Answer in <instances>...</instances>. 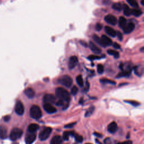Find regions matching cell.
I'll use <instances>...</instances> for the list:
<instances>
[{"instance_id": "obj_15", "label": "cell", "mask_w": 144, "mask_h": 144, "mask_svg": "<svg viewBox=\"0 0 144 144\" xmlns=\"http://www.w3.org/2000/svg\"><path fill=\"white\" fill-rule=\"evenodd\" d=\"M7 136V129L3 125H0V138L5 139Z\"/></svg>"}, {"instance_id": "obj_22", "label": "cell", "mask_w": 144, "mask_h": 144, "mask_svg": "<svg viewBox=\"0 0 144 144\" xmlns=\"http://www.w3.org/2000/svg\"><path fill=\"white\" fill-rule=\"evenodd\" d=\"M127 20L123 16H120L119 19V25L120 28L123 29L127 25Z\"/></svg>"}, {"instance_id": "obj_30", "label": "cell", "mask_w": 144, "mask_h": 144, "mask_svg": "<svg viewBox=\"0 0 144 144\" xmlns=\"http://www.w3.org/2000/svg\"><path fill=\"white\" fill-rule=\"evenodd\" d=\"M101 82L103 83H109V84H111V85H116V82H114V81H112V80L108 79H105V78H103L100 79Z\"/></svg>"}, {"instance_id": "obj_12", "label": "cell", "mask_w": 144, "mask_h": 144, "mask_svg": "<svg viewBox=\"0 0 144 144\" xmlns=\"http://www.w3.org/2000/svg\"><path fill=\"white\" fill-rule=\"evenodd\" d=\"M44 108L47 113H50V114H52V113H56L57 111L56 109L50 104L45 103L44 105Z\"/></svg>"}, {"instance_id": "obj_47", "label": "cell", "mask_w": 144, "mask_h": 144, "mask_svg": "<svg viewBox=\"0 0 144 144\" xmlns=\"http://www.w3.org/2000/svg\"><path fill=\"white\" fill-rule=\"evenodd\" d=\"M94 135H95L96 136H97L99 137H102V135L101 134H100V133H98L95 132V133H94Z\"/></svg>"}, {"instance_id": "obj_31", "label": "cell", "mask_w": 144, "mask_h": 144, "mask_svg": "<svg viewBox=\"0 0 144 144\" xmlns=\"http://www.w3.org/2000/svg\"><path fill=\"white\" fill-rule=\"evenodd\" d=\"M127 2H128L129 5H130L131 6H132L133 7L138 8L139 7V5H138V3L136 1H134V0H127Z\"/></svg>"}, {"instance_id": "obj_50", "label": "cell", "mask_w": 144, "mask_h": 144, "mask_svg": "<svg viewBox=\"0 0 144 144\" xmlns=\"http://www.w3.org/2000/svg\"><path fill=\"white\" fill-rule=\"evenodd\" d=\"M141 3H142V5H144V3H143V1H141Z\"/></svg>"}, {"instance_id": "obj_17", "label": "cell", "mask_w": 144, "mask_h": 144, "mask_svg": "<svg viewBox=\"0 0 144 144\" xmlns=\"http://www.w3.org/2000/svg\"><path fill=\"white\" fill-rule=\"evenodd\" d=\"M63 142V138L59 135L55 136L51 139L50 144H61Z\"/></svg>"}, {"instance_id": "obj_52", "label": "cell", "mask_w": 144, "mask_h": 144, "mask_svg": "<svg viewBox=\"0 0 144 144\" xmlns=\"http://www.w3.org/2000/svg\"></svg>"}, {"instance_id": "obj_20", "label": "cell", "mask_w": 144, "mask_h": 144, "mask_svg": "<svg viewBox=\"0 0 144 144\" xmlns=\"http://www.w3.org/2000/svg\"><path fill=\"white\" fill-rule=\"evenodd\" d=\"M24 94H25V95L29 98H33L34 96H35V92L34 91V90L31 88H26L25 91H24Z\"/></svg>"}, {"instance_id": "obj_13", "label": "cell", "mask_w": 144, "mask_h": 144, "mask_svg": "<svg viewBox=\"0 0 144 144\" xmlns=\"http://www.w3.org/2000/svg\"><path fill=\"white\" fill-rule=\"evenodd\" d=\"M135 27V25L134 23H129L128 24H127V25H125V27L123 29V32L125 34L130 33H131L134 30Z\"/></svg>"}, {"instance_id": "obj_7", "label": "cell", "mask_w": 144, "mask_h": 144, "mask_svg": "<svg viewBox=\"0 0 144 144\" xmlns=\"http://www.w3.org/2000/svg\"><path fill=\"white\" fill-rule=\"evenodd\" d=\"M78 63V59L75 56H72L69 58L68 63V67L69 69H73L77 65Z\"/></svg>"}, {"instance_id": "obj_8", "label": "cell", "mask_w": 144, "mask_h": 144, "mask_svg": "<svg viewBox=\"0 0 144 144\" xmlns=\"http://www.w3.org/2000/svg\"><path fill=\"white\" fill-rule=\"evenodd\" d=\"M36 139V135L35 133H29L26 135L25 141L26 144H32Z\"/></svg>"}, {"instance_id": "obj_24", "label": "cell", "mask_w": 144, "mask_h": 144, "mask_svg": "<svg viewBox=\"0 0 144 144\" xmlns=\"http://www.w3.org/2000/svg\"><path fill=\"white\" fill-rule=\"evenodd\" d=\"M123 11H124V14L125 15H126L127 16H129L131 15H132L131 14V10L130 9V8L129 7V6L126 4H124L123 5Z\"/></svg>"}, {"instance_id": "obj_40", "label": "cell", "mask_w": 144, "mask_h": 144, "mask_svg": "<svg viewBox=\"0 0 144 144\" xmlns=\"http://www.w3.org/2000/svg\"><path fill=\"white\" fill-rule=\"evenodd\" d=\"M76 124L75 122H74V123H70V124H68L67 125H65V128H71L72 127L74 126V125Z\"/></svg>"}, {"instance_id": "obj_11", "label": "cell", "mask_w": 144, "mask_h": 144, "mask_svg": "<svg viewBox=\"0 0 144 144\" xmlns=\"http://www.w3.org/2000/svg\"><path fill=\"white\" fill-rule=\"evenodd\" d=\"M105 20L108 23V24H110L112 25H116L117 23V19L114 16L112 15H108L105 17Z\"/></svg>"}, {"instance_id": "obj_6", "label": "cell", "mask_w": 144, "mask_h": 144, "mask_svg": "<svg viewBox=\"0 0 144 144\" xmlns=\"http://www.w3.org/2000/svg\"><path fill=\"white\" fill-rule=\"evenodd\" d=\"M15 113L19 116H22L24 113V107L23 104L20 101H18L16 102L15 106Z\"/></svg>"}, {"instance_id": "obj_21", "label": "cell", "mask_w": 144, "mask_h": 144, "mask_svg": "<svg viewBox=\"0 0 144 144\" xmlns=\"http://www.w3.org/2000/svg\"><path fill=\"white\" fill-rule=\"evenodd\" d=\"M75 132L74 131H65L63 133V138L64 140H68L70 136H73L75 135Z\"/></svg>"}, {"instance_id": "obj_10", "label": "cell", "mask_w": 144, "mask_h": 144, "mask_svg": "<svg viewBox=\"0 0 144 144\" xmlns=\"http://www.w3.org/2000/svg\"><path fill=\"white\" fill-rule=\"evenodd\" d=\"M100 38L101 40L103 47L111 46L113 44L112 40L110 38H109L108 36H105V35H102Z\"/></svg>"}, {"instance_id": "obj_27", "label": "cell", "mask_w": 144, "mask_h": 144, "mask_svg": "<svg viewBox=\"0 0 144 144\" xmlns=\"http://www.w3.org/2000/svg\"><path fill=\"white\" fill-rule=\"evenodd\" d=\"M131 14H132L133 15H134L135 16L139 17V16H141L142 15L143 12H142L140 10L133 9L132 10H131Z\"/></svg>"}, {"instance_id": "obj_23", "label": "cell", "mask_w": 144, "mask_h": 144, "mask_svg": "<svg viewBox=\"0 0 144 144\" xmlns=\"http://www.w3.org/2000/svg\"><path fill=\"white\" fill-rule=\"evenodd\" d=\"M131 73V71L129 69L125 70V71H122V72H120L117 76V78H120L123 77H127V76H129Z\"/></svg>"}, {"instance_id": "obj_4", "label": "cell", "mask_w": 144, "mask_h": 144, "mask_svg": "<svg viewBox=\"0 0 144 144\" xmlns=\"http://www.w3.org/2000/svg\"><path fill=\"white\" fill-rule=\"evenodd\" d=\"M23 135V131L18 128H14L12 129L10 135V139L12 141H16L20 139Z\"/></svg>"}, {"instance_id": "obj_32", "label": "cell", "mask_w": 144, "mask_h": 144, "mask_svg": "<svg viewBox=\"0 0 144 144\" xmlns=\"http://www.w3.org/2000/svg\"><path fill=\"white\" fill-rule=\"evenodd\" d=\"M93 38H94V41H95V42L97 43V44H98V45H100V46L103 47V45H102L101 40V38L98 37L97 35H94V37H93Z\"/></svg>"}, {"instance_id": "obj_2", "label": "cell", "mask_w": 144, "mask_h": 144, "mask_svg": "<svg viewBox=\"0 0 144 144\" xmlns=\"http://www.w3.org/2000/svg\"><path fill=\"white\" fill-rule=\"evenodd\" d=\"M30 116L33 119H40L42 117V112L40 107L37 105H33L30 109Z\"/></svg>"}, {"instance_id": "obj_51", "label": "cell", "mask_w": 144, "mask_h": 144, "mask_svg": "<svg viewBox=\"0 0 144 144\" xmlns=\"http://www.w3.org/2000/svg\"></svg>"}, {"instance_id": "obj_44", "label": "cell", "mask_w": 144, "mask_h": 144, "mask_svg": "<svg viewBox=\"0 0 144 144\" xmlns=\"http://www.w3.org/2000/svg\"><path fill=\"white\" fill-rule=\"evenodd\" d=\"M117 144H132V142L131 141H127L123 142V143H119Z\"/></svg>"}, {"instance_id": "obj_45", "label": "cell", "mask_w": 144, "mask_h": 144, "mask_svg": "<svg viewBox=\"0 0 144 144\" xmlns=\"http://www.w3.org/2000/svg\"><path fill=\"white\" fill-rule=\"evenodd\" d=\"M4 120L5 121V122H8V121L10 120V117L9 116H5V117L3 118Z\"/></svg>"}, {"instance_id": "obj_36", "label": "cell", "mask_w": 144, "mask_h": 144, "mask_svg": "<svg viewBox=\"0 0 144 144\" xmlns=\"http://www.w3.org/2000/svg\"><path fill=\"white\" fill-rule=\"evenodd\" d=\"M78 88L75 86H73V87L72 88L71 94L73 95H75L77 94V93L78 92Z\"/></svg>"}, {"instance_id": "obj_33", "label": "cell", "mask_w": 144, "mask_h": 144, "mask_svg": "<svg viewBox=\"0 0 144 144\" xmlns=\"http://www.w3.org/2000/svg\"><path fill=\"white\" fill-rule=\"evenodd\" d=\"M124 101L135 106H137L140 104L139 102H138L137 101H134V100H126V101Z\"/></svg>"}, {"instance_id": "obj_16", "label": "cell", "mask_w": 144, "mask_h": 144, "mask_svg": "<svg viewBox=\"0 0 144 144\" xmlns=\"http://www.w3.org/2000/svg\"><path fill=\"white\" fill-rule=\"evenodd\" d=\"M90 47L92 52L94 53H95V54H100V53L101 52V49L99 47H98L92 42H90Z\"/></svg>"}, {"instance_id": "obj_42", "label": "cell", "mask_w": 144, "mask_h": 144, "mask_svg": "<svg viewBox=\"0 0 144 144\" xmlns=\"http://www.w3.org/2000/svg\"><path fill=\"white\" fill-rule=\"evenodd\" d=\"M56 105L57 106H63V105H64V101L63 100H59L58 101L56 102Z\"/></svg>"}, {"instance_id": "obj_3", "label": "cell", "mask_w": 144, "mask_h": 144, "mask_svg": "<svg viewBox=\"0 0 144 144\" xmlns=\"http://www.w3.org/2000/svg\"><path fill=\"white\" fill-rule=\"evenodd\" d=\"M58 82L66 87H70L73 83V79L70 76L65 75L59 78Z\"/></svg>"}, {"instance_id": "obj_41", "label": "cell", "mask_w": 144, "mask_h": 144, "mask_svg": "<svg viewBox=\"0 0 144 144\" xmlns=\"http://www.w3.org/2000/svg\"><path fill=\"white\" fill-rule=\"evenodd\" d=\"M90 89V83H88V82H87L86 83V86L84 88V91L87 92Z\"/></svg>"}, {"instance_id": "obj_49", "label": "cell", "mask_w": 144, "mask_h": 144, "mask_svg": "<svg viewBox=\"0 0 144 144\" xmlns=\"http://www.w3.org/2000/svg\"><path fill=\"white\" fill-rule=\"evenodd\" d=\"M143 49H144V47H142V48L141 49V50L142 51H143Z\"/></svg>"}, {"instance_id": "obj_39", "label": "cell", "mask_w": 144, "mask_h": 144, "mask_svg": "<svg viewBox=\"0 0 144 144\" xmlns=\"http://www.w3.org/2000/svg\"><path fill=\"white\" fill-rule=\"evenodd\" d=\"M116 36L118 37V38L119 41H122L123 40V36L122 33H120L119 31H118L116 34Z\"/></svg>"}, {"instance_id": "obj_1", "label": "cell", "mask_w": 144, "mask_h": 144, "mask_svg": "<svg viewBox=\"0 0 144 144\" xmlns=\"http://www.w3.org/2000/svg\"><path fill=\"white\" fill-rule=\"evenodd\" d=\"M56 96L63 101L68 102L70 100V95L68 91L62 87H57L55 90Z\"/></svg>"}, {"instance_id": "obj_19", "label": "cell", "mask_w": 144, "mask_h": 144, "mask_svg": "<svg viewBox=\"0 0 144 144\" xmlns=\"http://www.w3.org/2000/svg\"><path fill=\"white\" fill-rule=\"evenodd\" d=\"M40 128V126L37 124H35V123H32L29 125L28 127V131L29 133H34Z\"/></svg>"}, {"instance_id": "obj_43", "label": "cell", "mask_w": 144, "mask_h": 144, "mask_svg": "<svg viewBox=\"0 0 144 144\" xmlns=\"http://www.w3.org/2000/svg\"><path fill=\"white\" fill-rule=\"evenodd\" d=\"M113 47H114L115 48H116V49H119V48H120V45L118 44V43H117V42H115L113 44Z\"/></svg>"}, {"instance_id": "obj_35", "label": "cell", "mask_w": 144, "mask_h": 144, "mask_svg": "<svg viewBox=\"0 0 144 144\" xmlns=\"http://www.w3.org/2000/svg\"><path fill=\"white\" fill-rule=\"evenodd\" d=\"M104 67L101 64L97 65V72L99 74H102L104 72Z\"/></svg>"}, {"instance_id": "obj_34", "label": "cell", "mask_w": 144, "mask_h": 144, "mask_svg": "<svg viewBox=\"0 0 144 144\" xmlns=\"http://www.w3.org/2000/svg\"><path fill=\"white\" fill-rule=\"evenodd\" d=\"M74 137L75 138V141L78 142V143H82L83 141V137H82V136L75 133V135H74Z\"/></svg>"}, {"instance_id": "obj_18", "label": "cell", "mask_w": 144, "mask_h": 144, "mask_svg": "<svg viewBox=\"0 0 144 144\" xmlns=\"http://www.w3.org/2000/svg\"><path fill=\"white\" fill-rule=\"evenodd\" d=\"M105 30L106 33L109 35V36L113 37H115L116 36L117 34L116 31L114 29L110 27V26H106L105 28Z\"/></svg>"}, {"instance_id": "obj_5", "label": "cell", "mask_w": 144, "mask_h": 144, "mask_svg": "<svg viewBox=\"0 0 144 144\" xmlns=\"http://www.w3.org/2000/svg\"><path fill=\"white\" fill-rule=\"evenodd\" d=\"M51 132H52V128L50 127H46L41 132L39 135V138L42 141L46 140L50 136Z\"/></svg>"}, {"instance_id": "obj_48", "label": "cell", "mask_w": 144, "mask_h": 144, "mask_svg": "<svg viewBox=\"0 0 144 144\" xmlns=\"http://www.w3.org/2000/svg\"><path fill=\"white\" fill-rule=\"evenodd\" d=\"M82 101H83V99H82V98H81V100H80L79 101V103L82 104Z\"/></svg>"}, {"instance_id": "obj_25", "label": "cell", "mask_w": 144, "mask_h": 144, "mask_svg": "<svg viewBox=\"0 0 144 144\" xmlns=\"http://www.w3.org/2000/svg\"><path fill=\"white\" fill-rule=\"evenodd\" d=\"M107 52L109 55H112V56H114L115 58H118L119 57V53L118 52V51H115V50H109L107 51Z\"/></svg>"}, {"instance_id": "obj_38", "label": "cell", "mask_w": 144, "mask_h": 144, "mask_svg": "<svg viewBox=\"0 0 144 144\" xmlns=\"http://www.w3.org/2000/svg\"><path fill=\"white\" fill-rule=\"evenodd\" d=\"M95 28L96 30H97V31H100V30L102 28V25L101 23H98L96 24Z\"/></svg>"}, {"instance_id": "obj_14", "label": "cell", "mask_w": 144, "mask_h": 144, "mask_svg": "<svg viewBox=\"0 0 144 144\" xmlns=\"http://www.w3.org/2000/svg\"><path fill=\"white\" fill-rule=\"evenodd\" d=\"M118 125L115 122L110 123L108 126V131L111 133H114L117 131Z\"/></svg>"}, {"instance_id": "obj_29", "label": "cell", "mask_w": 144, "mask_h": 144, "mask_svg": "<svg viewBox=\"0 0 144 144\" xmlns=\"http://www.w3.org/2000/svg\"><path fill=\"white\" fill-rule=\"evenodd\" d=\"M94 110H95V108L94 106L90 107V108H89V109L86 111V112L85 113V117H90V116H91V114L93 113Z\"/></svg>"}, {"instance_id": "obj_9", "label": "cell", "mask_w": 144, "mask_h": 144, "mask_svg": "<svg viewBox=\"0 0 144 144\" xmlns=\"http://www.w3.org/2000/svg\"><path fill=\"white\" fill-rule=\"evenodd\" d=\"M44 101L47 104H52L54 103L56 100V98L52 94H46L44 97Z\"/></svg>"}, {"instance_id": "obj_26", "label": "cell", "mask_w": 144, "mask_h": 144, "mask_svg": "<svg viewBox=\"0 0 144 144\" xmlns=\"http://www.w3.org/2000/svg\"><path fill=\"white\" fill-rule=\"evenodd\" d=\"M112 8L115 10H117V11H120L122 9V4L119 2H117L114 3L112 6Z\"/></svg>"}, {"instance_id": "obj_37", "label": "cell", "mask_w": 144, "mask_h": 144, "mask_svg": "<svg viewBox=\"0 0 144 144\" xmlns=\"http://www.w3.org/2000/svg\"><path fill=\"white\" fill-rule=\"evenodd\" d=\"M101 57L98 56H97V55H90L88 57V59L90 60H96V59H99Z\"/></svg>"}, {"instance_id": "obj_28", "label": "cell", "mask_w": 144, "mask_h": 144, "mask_svg": "<svg viewBox=\"0 0 144 144\" xmlns=\"http://www.w3.org/2000/svg\"><path fill=\"white\" fill-rule=\"evenodd\" d=\"M76 81H77L78 85L80 87H82V86H83V85H84L83 79L82 75H79L78 76V77H77V78H76Z\"/></svg>"}, {"instance_id": "obj_46", "label": "cell", "mask_w": 144, "mask_h": 144, "mask_svg": "<svg viewBox=\"0 0 144 144\" xmlns=\"http://www.w3.org/2000/svg\"><path fill=\"white\" fill-rule=\"evenodd\" d=\"M80 44H81L82 45H83V46H85V47H87V44H86V42H83V41H80Z\"/></svg>"}]
</instances>
